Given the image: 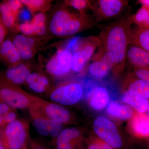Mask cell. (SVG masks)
<instances>
[{
	"mask_svg": "<svg viewBox=\"0 0 149 149\" xmlns=\"http://www.w3.org/2000/svg\"><path fill=\"white\" fill-rule=\"evenodd\" d=\"M133 23L132 16L128 17L102 28L100 37L102 48L112 57L114 63L112 70L116 74L120 73L125 68Z\"/></svg>",
	"mask_w": 149,
	"mask_h": 149,
	"instance_id": "cell-1",
	"label": "cell"
},
{
	"mask_svg": "<svg viewBox=\"0 0 149 149\" xmlns=\"http://www.w3.org/2000/svg\"><path fill=\"white\" fill-rule=\"evenodd\" d=\"M95 22L89 15L75 14L62 7L54 13L49 28L52 34L56 37H68L93 28Z\"/></svg>",
	"mask_w": 149,
	"mask_h": 149,
	"instance_id": "cell-2",
	"label": "cell"
},
{
	"mask_svg": "<svg viewBox=\"0 0 149 149\" xmlns=\"http://www.w3.org/2000/svg\"><path fill=\"white\" fill-rule=\"evenodd\" d=\"M101 45V40L98 36H90L82 40L77 38L72 49V70L80 72L92 57L96 49Z\"/></svg>",
	"mask_w": 149,
	"mask_h": 149,
	"instance_id": "cell-3",
	"label": "cell"
},
{
	"mask_svg": "<svg viewBox=\"0 0 149 149\" xmlns=\"http://www.w3.org/2000/svg\"><path fill=\"white\" fill-rule=\"evenodd\" d=\"M27 136L26 125L16 120L0 130V141L7 149H20L24 145Z\"/></svg>",
	"mask_w": 149,
	"mask_h": 149,
	"instance_id": "cell-4",
	"label": "cell"
},
{
	"mask_svg": "<svg viewBox=\"0 0 149 149\" xmlns=\"http://www.w3.org/2000/svg\"><path fill=\"white\" fill-rule=\"evenodd\" d=\"M72 52L68 44L65 48L59 49L47 62V72L55 77H62L72 70Z\"/></svg>",
	"mask_w": 149,
	"mask_h": 149,
	"instance_id": "cell-5",
	"label": "cell"
},
{
	"mask_svg": "<svg viewBox=\"0 0 149 149\" xmlns=\"http://www.w3.org/2000/svg\"><path fill=\"white\" fill-rule=\"evenodd\" d=\"M0 98L3 102L11 107L24 109L31 105L34 97L17 86L0 82Z\"/></svg>",
	"mask_w": 149,
	"mask_h": 149,
	"instance_id": "cell-6",
	"label": "cell"
},
{
	"mask_svg": "<svg viewBox=\"0 0 149 149\" xmlns=\"http://www.w3.org/2000/svg\"><path fill=\"white\" fill-rule=\"evenodd\" d=\"M83 95V85L72 83L60 85L52 91L50 95L52 100L61 104L71 105L77 103Z\"/></svg>",
	"mask_w": 149,
	"mask_h": 149,
	"instance_id": "cell-7",
	"label": "cell"
},
{
	"mask_svg": "<svg viewBox=\"0 0 149 149\" xmlns=\"http://www.w3.org/2000/svg\"><path fill=\"white\" fill-rule=\"evenodd\" d=\"M10 40L23 61H27L33 58L47 42L46 39L42 37H28L21 34L15 35Z\"/></svg>",
	"mask_w": 149,
	"mask_h": 149,
	"instance_id": "cell-8",
	"label": "cell"
},
{
	"mask_svg": "<svg viewBox=\"0 0 149 149\" xmlns=\"http://www.w3.org/2000/svg\"><path fill=\"white\" fill-rule=\"evenodd\" d=\"M128 2L123 0H99L93 1L92 10L97 21L114 18L124 10Z\"/></svg>",
	"mask_w": 149,
	"mask_h": 149,
	"instance_id": "cell-9",
	"label": "cell"
},
{
	"mask_svg": "<svg viewBox=\"0 0 149 149\" xmlns=\"http://www.w3.org/2000/svg\"><path fill=\"white\" fill-rule=\"evenodd\" d=\"M94 131L100 138L113 148H119L122 140L115 125L104 116H99L93 123Z\"/></svg>",
	"mask_w": 149,
	"mask_h": 149,
	"instance_id": "cell-10",
	"label": "cell"
},
{
	"mask_svg": "<svg viewBox=\"0 0 149 149\" xmlns=\"http://www.w3.org/2000/svg\"><path fill=\"white\" fill-rule=\"evenodd\" d=\"M102 48L95 56L94 61L88 68L90 75L98 79L106 76L112 70L114 64L111 55Z\"/></svg>",
	"mask_w": 149,
	"mask_h": 149,
	"instance_id": "cell-11",
	"label": "cell"
},
{
	"mask_svg": "<svg viewBox=\"0 0 149 149\" xmlns=\"http://www.w3.org/2000/svg\"><path fill=\"white\" fill-rule=\"evenodd\" d=\"M31 72L29 65L23 62L16 66L8 68L4 72L0 73V82L17 86L26 82Z\"/></svg>",
	"mask_w": 149,
	"mask_h": 149,
	"instance_id": "cell-12",
	"label": "cell"
},
{
	"mask_svg": "<svg viewBox=\"0 0 149 149\" xmlns=\"http://www.w3.org/2000/svg\"><path fill=\"white\" fill-rule=\"evenodd\" d=\"M0 60L8 68L23 62L17 49L10 40H6L0 45Z\"/></svg>",
	"mask_w": 149,
	"mask_h": 149,
	"instance_id": "cell-13",
	"label": "cell"
},
{
	"mask_svg": "<svg viewBox=\"0 0 149 149\" xmlns=\"http://www.w3.org/2000/svg\"><path fill=\"white\" fill-rule=\"evenodd\" d=\"M126 59L135 68H149V52L130 44L127 50Z\"/></svg>",
	"mask_w": 149,
	"mask_h": 149,
	"instance_id": "cell-14",
	"label": "cell"
},
{
	"mask_svg": "<svg viewBox=\"0 0 149 149\" xmlns=\"http://www.w3.org/2000/svg\"><path fill=\"white\" fill-rule=\"evenodd\" d=\"M43 105V110L49 119L58 120L62 123L69 120L70 113L64 107L50 103H46Z\"/></svg>",
	"mask_w": 149,
	"mask_h": 149,
	"instance_id": "cell-15",
	"label": "cell"
},
{
	"mask_svg": "<svg viewBox=\"0 0 149 149\" xmlns=\"http://www.w3.org/2000/svg\"><path fill=\"white\" fill-rule=\"evenodd\" d=\"M130 44L149 52V27H137L132 29Z\"/></svg>",
	"mask_w": 149,
	"mask_h": 149,
	"instance_id": "cell-16",
	"label": "cell"
},
{
	"mask_svg": "<svg viewBox=\"0 0 149 149\" xmlns=\"http://www.w3.org/2000/svg\"><path fill=\"white\" fill-rule=\"evenodd\" d=\"M79 130L74 128L63 130L57 137V149H72V141L80 136Z\"/></svg>",
	"mask_w": 149,
	"mask_h": 149,
	"instance_id": "cell-17",
	"label": "cell"
},
{
	"mask_svg": "<svg viewBox=\"0 0 149 149\" xmlns=\"http://www.w3.org/2000/svg\"><path fill=\"white\" fill-rule=\"evenodd\" d=\"M91 96V106L95 109H103L109 101V94L104 87H96Z\"/></svg>",
	"mask_w": 149,
	"mask_h": 149,
	"instance_id": "cell-18",
	"label": "cell"
},
{
	"mask_svg": "<svg viewBox=\"0 0 149 149\" xmlns=\"http://www.w3.org/2000/svg\"><path fill=\"white\" fill-rule=\"evenodd\" d=\"M122 100L132 106L139 112H144L148 109L149 102L146 99L132 95L128 92L123 95Z\"/></svg>",
	"mask_w": 149,
	"mask_h": 149,
	"instance_id": "cell-19",
	"label": "cell"
},
{
	"mask_svg": "<svg viewBox=\"0 0 149 149\" xmlns=\"http://www.w3.org/2000/svg\"><path fill=\"white\" fill-rule=\"evenodd\" d=\"M32 13L35 12L45 13L52 6V1L50 0H20Z\"/></svg>",
	"mask_w": 149,
	"mask_h": 149,
	"instance_id": "cell-20",
	"label": "cell"
},
{
	"mask_svg": "<svg viewBox=\"0 0 149 149\" xmlns=\"http://www.w3.org/2000/svg\"><path fill=\"white\" fill-rule=\"evenodd\" d=\"M127 92L141 97L149 98V84L140 78L136 79L128 85Z\"/></svg>",
	"mask_w": 149,
	"mask_h": 149,
	"instance_id": "cell-21",
	"label": "cell"
},
{
	"mask_svg": "<svg viewBox=\"0 0 149 149\" xmlns=\"http://www.w3.org/2000/svg\"><path fill=\"white\" fill-rule=\"evenodd\" d=\"M107 111L110 114L122 120H126L133 116V110L130 107L117 103L111 102L109 105Z\"/></svg>",
	"mask_w": 149,
	"mask_h": 149,
	"instance_id": "cell-22",
	"label": "cell"
},
{
	"mask_svg": "<svg viewBox=\"0 0 149 149\" xmlns=\"http://www.w3.org/2000/svg\"><path fill=\"white\" fill-rule=\"evenodd\" d=\"M35 29V37H42L47 32V17L45 13H37L31 21Z\"/></svg>",
	"mask_w": 149,
	"mask_h": 149,
	"instance_id": "cell-23",
	"label": "cell"
},
{
	"mask_svg": "<svg viewBox=\"0 0 149 149\" xmlns=\"http://www.w3.org/2000/svg\"><path fill=\"white\" fill-rule=\"evenodd\" d=\"M11 108L5 103H0V127H4L16 120V115Z\"/></svg>",
	"mask_w": 149,
	"mask_h": 149,
	"instance_id": "cell-24",
	"label": "cell"
},
{
	"mask_svg": "<svg viewBox=\"0 0 149 149\" xmlns=\"http://www.w3.org/2000/svg\"><path fill=\"white\" fill-rule=\"evenodd\" d=\"M132 19L138 27H149V8L142 6Z\"/></svg>",
	"mask_w": 149,
	"mask_h": 149,
	"instance_id": "cell-25",
	"label": "cell"
},
{
	"mask_svg": "<svg viewBox=\"0 0 149 149\" xmlns=\"http://www.w3.org/2000/svg\"><path fill=\"white\" fill-rule=\"evenodd\" d=\"M133 130L138 134L146 136L149 134V119L143 115H139L133 119Z\"/></svg>",
	"mask_w": 149,
	"mask_h": 149,
	"instance_id": "cell-26",
	"label": "cell"
},
{
	"mask_svg": "<svg viewBox=\"0 0 149 149\" xmlns=\"http://www.w3.org/2000/svg\"><path fill=\"white\" fill-rule=\"evenodd\" d=\"M65 5L72 7L78 11L81 14H87L88 10H92L93 1L88 0H68L64 2Z\"/></svg>",
	"mask_w": 149,
	"mask_h": 149,
	"instance_id": "cell-27",
	"label": "cell"
},
{
	"mask_svg": "<svg viewBox=\"0 0 149 149\" xmlns=\"http://www.w3.org/2000/svg\"><path fill=\"white\" fill-rule=\"evenodd\" d=\"M35 130L40 135L47 136L49 135V119L43 118H36L34 120Z\"/></svg>",
	"mask_w": 149,
	"mask_h": 149,
	"instance_id": "cell-28",
	"label": "cell"
},
{
	"mask_svg": "<svg viewBox=\"0 0 149 149\" xmlns=\"http://www.w3.org/2000/svg\"><path fill=\"white\" fill-rule=\"evenodd\" d=\"M17 29L21 34L28 37H35V29L31 21L24 22L17 25Z\"/></svg>",
	"mask_w": 149,
	"mask_h": 149,
	"instance_id": "cell-29",
	"label": "cell"
},
{
	"mask_svg": "<svg viewBox=\"0 0 149 149\" xmlns=\"http://www.w3.org/2000/svg\"><path fill=\"white\" fill-rule=\"evenodd\" d=\"M49 135L52 137H57L63 129L62 123L58 120L49 119Z\"/></svg>",
	"mask_w": 149,
	"mask_h": 149,
	"instance_id": "cell-30",
	"label": "cell"
},
{
	"mask_svg": "<svg viewBox=\"0 0 149 149\" xmlns=\"http://www.w3.org/2000/svg\"><path fill=\"white\" fill-rule=\"evenodd\" d=\"M134 72L137 77L149 84V68H136Z\"/></svg>",
	"mask_w": 149,
	"mask_h": 149,
	"instance_id": "cell-31",
	"label": "cell"
},
{
	"mask_svg": "<svg viewBox=\"0 0 149 149\" xmlns=\"http://www.w3.org/2000/svg\"><path fill=\"white\" fill-rule=\"evenodd\" d=\"M8 2L13 11L19 15V12L24 6L20 0H9L8 1Z\"/></svg>",
	"mask_w": 149,
	"mask_h": 149,
	"instance_id": "cell-32",
	"label": "cell"
},
{
	"mask_svg": "<svg viewBox=\"0 0 149 149\" xmlns=\"http://www.w3.org/2000/svg\"><path fill=\"white\" fill-rule=\"evenodd\" d=\"M28 86L32 91L37 93H41L45 91L46 87L38 82H34L28 84Z\"/></svg>",
	"mask_w": 149,
	"mask_h": 149,
	"instance_id": "cell-33",
	"label": "cell"
},
{
	"mask_svg": "<svg viewBox=\"0 0 149 149\" xmlns=\"http://www.w3.org/2000/svg\"><path fill=\"white\" fill-rule=\"evenodd\" d=\"M89 149H113V148L106 143L98 142L90 145Z\"/></svg>",
	"mask_w": 149,
	"mask_h": 149,
	"instance_id": "cell-34",
	"label": "cell"
},
{
	"mask_svg": "<svg viewBox=\"0 0 149 149\" xmlns=\"http://www.w3.org/2000/svg\"><path fill=\"white\" fill-rule=\"evenodd\" d=\"M8 33V29L3 24L0 17V45L6 40Z\"/></svg>",
	"mask_w": 149,
	"mask_h": 149,
	"instance_id": "cell-35",
	"label": "cell"
},
{
	"mask_svg": "<svg viewBox=\"0 0 149 149\" xmlns=\"http://www.w3.org/2000/svg\"><path fill=\"white\" fill-rule=\"evenodd\" d=\"M139 1L140 3H141L142 6H144L149 8V0H142Z\"/></svg>",
	"mask_w": 149,
	"mask_h": 149,
	"instance_id": "cell-36",
	"label": "cell"
},
{
	"mask_svg": "<svg viewBox=\"0 0 149 149\" xmlns=\"http://www.w3.org/2000/svg\"><path fill=\"white\" fill-rule=\"evenodd\" d=\"M0 149H7L5 148V147L3 146L2 143L0 141Z\"/></svg>",
	"mask_w": 149,
	"mask_h": 149,
	"instance_id": "cell-37",
	"label": "cell"
},
{
	"mask_svg": "<svg viewBox=\"0 0 149 149\" xmlns=\"http://www.w3.org/2000/svg\"><path fill=\"white\" fill-rule=\"evenodd\" d=\"M20 149H27V148H26V144L24 145L22 148H21Z\"/></svg>",
	"mask_w": 149,
	"mask_h": 149,
	"instance_id": "cell-38",
	"label": "cell"
},
{
	"mask_svg": "<svg viewBox=\"0 0 149 149\" xmlns=\"http://www.w3.org/2000/svg\"><path fill=\"white\" fill-rule=\"evenodd\" d=\"M33 149H45L44 148H41V147H38V148H35Z\"/></svg>",
	"mask_w": 149,
	"mask_h": 149,
	"instance_id": "cell-39",
	"label": "cell"
},
{
	"mask_svg": "<svg viewBox=\"0 0 149 149\" xmlns=\"http://www.w3.org/2000/svg\"><path fill=\"white\" fill-rule=\"evenodd\" d=\"M1 102H2L1 100V98H0V103Z\"/></svg>",
	"mask_w": 149,
	"mask_h": 149,
	"instance_id": "cell-40",
	"label": "cell"
},
{
	"mask_svg": "<svg viewBox=\"0 0 149 149\" xmlns=\"http://www.w3.org/2000/svg\"><path fill=\"white\" fill-rule=\"evenodd\" d=\"M148 112H149V106L148 107Z\"/></svg>",
	"mask_w": 149,
	"mask_h": 149,
	"instance_id": "cell-41",
	"label": "cell"
}]
</instances>
